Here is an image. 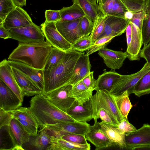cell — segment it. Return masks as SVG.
I'll use <instances>...</instances> for the list:
<instances>
[{"instance_id": "cell-32", "label": "cell", "mask_w": 150, "mask_h": 150, "mask_svg": "<svg viewBox=\"0 0 150 150\" xmlns=\"http://www.w3.org/2000/svg\"><path fill=\"white\" fill-rule=\"evenodd\" d=\"M112 95L120 114L125 119L128 120V115L133 106L127 91H125L121 94Z\"/></svg>"}, {"instance_id": "cell-10", "label": "cell", "mask_w": 150, "mask_h": 150, "mask_svg": "<svg viewBox=\"0 0 150 150\" xmlns=\"http://www.w3.org/2000/svg\"><path fill=\"white\" fill-rule=\"evenodd\" d=\"M71 85H66L47 93L44 96L58 108L67 113L76 100L69 96L72 88Z\"/></svg>"}, {"instance_id": "cell-36", "label": "cell", "mask_w": 150, "mask_h": 150, "mask_svg": "<svg viewBox=\"0 0 150 150\" xmlns=\"http://www.w3.org/2000/svg\"><path fill=\"white\" fill-rule=\"evenodd\" d=\"M67 52L53 47L43 68L44 72L49 71L57 65Z\"/></svg>"}, {"instance_id": "cell-5", "label": "cell", "mask_w": 150, "mask_h": 150, "mask_svg": "<svg viewBox=\"0 0 150 150\" xmlns=\"http://www.w3.org/2000/svg\"><path fill=\"white\" fill-rule=\"evenodd\" d=\"M150 70V67L146 62L142 68L136 73L128 75H121L114 82L110 92L118 95L127 91L129 95L133 93L135 86L140 79Z\"/></svg>"}, {"instance_id": "cell-33", "label": "cell", "mask_w": 150, "mask_h": 150, "mask_svg": "<svg viewBox=\"0 0 150 150\" xmlns=\"http://www.w3.org/2000/svg\"><path fill=\"white\" fill-rule=\"evenodd\" d=\"M142 30L143 44L146 45L150 41V0H146Z\"/></svg>"}, {"instance_id": "cell-2", "label": "cell", "mask_w": 150, "mask_h": 150, "mask_svg": "<svg viewBox=\"0 0 150 150\" xmlns=\"http://www.w3.org/2000/svg\"><path fill=\"white\" fill-rule=\"evenodd\" d=\"M53 47L47 41L19 42L8 60L22 62L34 68L43 69Z\"/></svg>"}, {"instance_id": "cell-14", "label": "cell", "mask_w": 150, "mask_h": 150, "mask_svg": "<svg viewBox=\"0 0 150 150\" xmlns=\"http://www.w3.org/2000/svg\"><path fill=\"white\" fill-rule=\"evenodd\" d=\"M60 34L72 44L83 37L79 24V19L71 21H59L56 23Z\"/></svg>"}, {"instance_id": "cell-35", "label": "cell", "mask_w": 150, "mask_h": 150, "mask_svg": "<svg viewBox=\"0 0 150 150\" xmlns=\"http://www.w3.org/2000/svg\"><path fill=\"white\" fill-rule=\"evenodd\" d=\"M150 93V70L140 79L135 85L133 93L139 97Z\"/></svg>"}, {"instance_id": "cell-12", "label": "cell", "mask_w": 150, "mask_h": 150, "mask_svg": "<svg viewBox=\"0 0 150 150\" xmlns=\"http://www.w3.org/2000/svg\"><path fill=\"white\" fill-rule=\"evenodd\" d=\"M27 12L21 7L16 6L6 16L2 23L8 30L24 26L33 23Z\"/></svg>"}, {"instance_id": "cell-18", "label": "cell", "mask_w": 150, "mask_h": 150, "mask_svg": "<svg viewBox=\"0 0 150 150\" xmlns=\"http://www.w3.org/2000/svg\"><path fill=\"white\" fill-rule=\"evenodd\" d=\"M0 79L15 93L23 102L24 96L14 76L11 66L6 59L0 63Z\"/></svg>"}, {"instance_id": "cell-44", "label": "cell", "mask_w": 150, "mask_h": 150, "mask_svg": "<svg viewBox=\"0 0 150 150\" xmlns=\"http://www.w3.org/2000/svg\"><path fill=\"white\" fill-rule=\"evenodd\" d=\"M79 24L83 37L90 35L93 30L94 23L85 16L79 19Z\"/></svg>"}, {"instance_id": "cell-19", "label": "cell", "mask_w": 150, "mask_h": 150, "mask_svg": "<svg viewBox=\"0 0 150 150\" xmlns=\"http://www.w3.org/2000/svg\"><path fill=\"white\" fill-rule=\"evenodd\" d=\"M98 54L103 59L107 67L111 69H120L125 59L128 57L126 52L115 51L106 47L99 50Z\"/></svg>"}, {"instance_id": "cell-45", "label": "cell", "mask_w": 150, "mask_h": 150, "mask_svg": "<svg viewBox=\"0 0 150 150\" xmlns=\"http://www.w3.org/2000/svg\"><path fill=\"white\" fill-rule=\"evenodd\" d=\"M61 138L71 142L79 144L88 143L85 135L75 134H69L63 136Z\"/></svg>"}, {"instance_id": "cell-28", "label": "cell", "mask_w": 150, "mask_h": 150, "mask_svg": "<svg viewBox=\"0 0 150 150\" xmlns=\"http://www.w3.org/2000/svg\"><path fill=\"white\" fill-rule=\"evenodd\" d=\"M121 75L116 72L115 69L107 71L105 69H104L103 73L99 75L96 80L95 90H105L110 92L113 83Z\"/></svg>"}, {"instance_id": "cell-52", "label": "cell", "mask_w": 150, "mask_h": 150, "mask_svg": "<svg viewBox=\"0 0 150 150\" xmlns=\"http://www.w3.org/2000/svg\"><path fill=\"white\" fill-rule=\"evenodd\" d=\"M140 57L144 58L150 67V41L148 44L144 46L140 53Z\"/></svg>"}, {"instance_id": "cell-24", "label": "cell", "mask_w": 150, "mask_h": 150, "mask_svg": "<svg viewBox=\"0 0 150 150\" xmlns=\"http://www.w3.org/2000/svg\"><path fill=\"white\" fill-rule=\"evenodd\" d=\"M91 67L89 55L83 52L77 61L73 76L67 85L73 86L82 80L90 72Z\"/></svg>"}, {"instance_id": "cell-37", "label": "cell", "mask_w": 150, "mask_h": 150, "mask_svg": "<svg viewBox=\"0 0 150 150\" xmlns=\"http://www.w3.org/2000/svg\"><path fill=\"white\" fill-rule=\"evenodd\" d=\"M10 111L13 118L26 121L39 127L38 122L29 107H21L15 110Z\"/></svg>"}, {"instance_id": "cell-11", "label": "cell", "mask_w": 150, "mask_h": 150, "mask_svg": "<svg viewBox=\"0 0 150 150\" xmlns=\"http://www.w3.org/2000/svg\"><path fill=\"white\" fill-rule=\"evenodd\" d=\"M126 149L134 150L137 147L150 145V125L144 124L139 129L125 133Z\"/></svg>"}, {"instance_id": "cell-38", "label": "cell", "mask_w": 150, "mask_h": 150, "mask_svg": "<svg viewBox=\"0 0 150 150\" xmlns=\"http://www.w3.org/2000/svg\"><path fill=\"white\" fill-rule=\"evenodd\" d=\"M93 114L94 118L98 119L100 118L102 122L112 126L118 127L119 122L109 111L104 108H99L95 111Z\"/></svg>"}, {"instance_id": "cell-30", "label": "cell", "mask_w": 150, "mask_h": 150, "mask_svg": "<svg viewBox=\"0 0 150 150\" xmlns=\"http://www.w3.org/2000/svg\"><path fill=\"white\" fill-rule=\"evenodd\" d=\"M60 11L62 18L60 21H73L85 16L81 7L75 3L69 7H64Z\"/></svg>"}, {"instance_id": "cell-22", "label": "cell", "mask_w": 150, "mask_h": 150, "mask_svg": "<svg viewBox=\"0 0 150 150\" xmlns=\"http://www.w3.org/2000/svg\"><path fill=\"white\" fill-rule=\"evenodd\" d=\"M99 123L102 130L110 141V147H115L120 149H126L125 133L117 127L106 124L102 121Z\"/></svg>"}, {"instance_id": "cell-13", "label": "cell", "mask_w": 150, "mask_h": 150, "mask_svg": "<svg viewBox=\"0 0 150 150\" xmlns=\"http://www.w3.org/2000/svg\"><path fill=\"white\" fill-rule=\"evenodd\" d=\"M129 22L125 17L106 16L104 30L98 39L105 36L120 35L125 31Z\"/></svg>"}, {"instance_id": "cell-47", "label": "cell", "mask_w": 150, "mask_h": 150, "mask_svg": "<svg viewBox=\"0 0 150 150\" xmlns=\"http://www.w3.org/2000/svg\"><path fill=\"white\" fill-rule=\"evenodd\" d=\"M45 21L48 22H57L60 21L61 16L59 10H46L45 11Z\"/></svg>"}, {"instance_id": "cell-50", "label": "cell", "mask_w": 150, "mask_h": 150, "mask_svg": "<svg viewBox=\"0 0 150 150\" xmlns=\"http://www.w3.org/2000/svg\"><path fill=\"white\" fill-rule=\"evenodd\" d=\"M144 16V10L139 12L133 13L132 19L130 21L142 31Z\"/></svg>"}, {"instance_id": "cell-21", "label": "cell", "mask_w": 150, "mask_h": 150, "mask_svg": "<svg viewBox=\"0 0 150 150\" xmlns=\"http://www.w3.org/2000/svg\"><path fill=\"white\" fill-rule=\"evenodd\" d=\"M98 9L104 16L124 17L128 11L122 0H97Z\"/></svg>"}, {"instance_id": "cell-15", "label": "cell", "mask_w": 150, "mask_h": 150, "mask_svg": "<svg viewBox=\"0 0 150 150\" xmlns=\"http://www.w3.org/2000/svg\"><path fill=\"white\" fill-rule=\"evenodd\" d=\"M94 124L90 126L85 135L88 140L95 146V150H102L110 147L109 140L101 129L98 119H93Z\"/></svg>"}, {"instance_id": "cell-46", "label": "cell", "mask_w": 150, "mask_h": 150, "mask_svg": "<svg viewBox=\"0 0 150 150\" xmlns=\"http://www.w3.org/2000/svg\"><path fill=\"white\" fill-rule=\"evenodd\" d=\"M13 118V117L10 111L0 108V127L5 125H10Z\"/></svg>"}, {"instance_id": "cell-42", "label": "cell", "mask_w": 150, "mask_h": 150, "mask_svg": "<svg viewBox=\"0 0 150 150\" xmlns=\"http://www.w3.org/2000/svg\"><path fill=\"white\" fill-rule=\"evenodd\" d=\"M128 11L133 13L144 10L146 0H122Z\"/></svg>"}, {"instance_id": "cell-57", "label": "cell", "mask_w": 150, "mask_h": 150, "mask_svg": "<svg viewBox=\"0 0 150 150\" xmlns=\"http://www.w3.org/2000/svg\"><path fill=\"white\" fill-rule=\"evenodd\" d=\"M93 5H96L97 2V0H88Z\"/></svg>"}, {"instance_id": "cell-17", "label": "cell", "mask_w": 150, "mask_h": 150, "mask_svg": "<svg viewBox=\"0 0 150 150\" xmlns=\"http://www.w3.org/2000/svg\"><path fill=\"white\" fill-rule=\"evenodd\" d=\"M22 103L15 93L0 79V108L12 111L21 107Z\"/></svg>"}, {"instance_id": "cell-1", "label": "cell", "mask_w": 150, "mask_h": 150, "mask_svg": "<svg viewBox=\"0 0 150 150\" xmlns=\"http://www.w3.org/2000/svg\"><path fill=\"white\" fill-rule=\"evenodd\" d=\"M73 49L68 51L59 63L50 71L44 72V88L42 94L67 85L73 76L74 67L82 52Z\"/></svg>"}, {"instance_id": "cell-56", "label": "cell", "mask_w": 150, "mask_h": 150, "mask_svg": "<svg viewBox=\"0 0 150 150\" xmlns=\"http://www.w3.org/2000/svg\"><path fill=\"white\" fill-rule=\"evenodd\" d=\"M135 150H150V145H147L138 146L135 149Z\"/></svg>"}, {"instance_id": "cell-25", "label": "cell", "mask_w": 150, "mask_h": 150, "mask_svg": "<svg viewBox=\"0 0 150 150\" xmlns=\"http://www.w3.org/2000/svg\"><path fill=\"white\" fill-rule=\"evenodd\" d=\"M51 137L43 129H41L38 134L30 136L29 141L24 144L22 147L26 150H47L51 144Z\"/></svg>"}, {"instance_id": "cell-49", "label": "cell", "mask_w": 150, "mask_h": 150, "mask_svg": "<svg viewBox=\"0 0 150 150\" xmlns=\"http://www.w3.org/2000/svg\"><path fill=\"white\" fill-rule=\"evenodd\" d=\"M93 71L90 72L86 76L82 81L85 85L89 89L94 91L96 89V80L93 76Z\"/></svg>"}, {"instance_id": "cell-23", "label": "cell", "mask_w": 150, "mask_h": 150, "mask_svg": "<svg viewBox=\"0 0 150 150\" xmlns=\"http://www.w3.org/2000/svg\"><path fill=\"white\" fill-rule=\"evenodd\" d=\"M11 67L16 80L24 96H33L42 93V90L32 80L16 68Z\"/></svg>"}, {"instance_id": "cell-29", "label": "cell", "mask_w": 150, "mask_h": 150, "mask_svg": "<svg viewBox=\"0 0 150 150\" xmlns=\"http://www.w3.org/2000/svg\"><path fill=\"white\" fill-rule=\"evenodd\" d=\"M93 91L88 89L81 80L73 85L69 95L75 98L79 104L82 105L90 99L93 95Z\"/></svg>"}, {"instance_id": "cell-6", "label": "cell", "mask_w": 150, "mask_h": 150, "mask_svg": "<svg viewBox=\"0 0 150 150\" xmlns=\"http://www.w3.org/2000/svg\"><path fill=\"white\" fill-rule=\"evenodd\" d=\"M11 38L23 43L44 42L45 36L41 27L34 23L8 30Z\"/></svg>"}, {"instance_id": "cell-54", "label": "cell", "mask_w": 150, "mask_h": 150, "mask_svg": "<svg viewBox=\"0 0 150 150\" xmlns=\"http://www.w3.org/2000/svg\"><path fill=\"white\" fill-rule=\"evenodd\" d=\"M13 1L16 6L22 7L26 5V0H13Z\"/></svg>"}, {"instance_id": "cell-7", "label": "cell", "mask_w": 150, "mask_h": 150, "mask_svg": "<svg viewBox=\"0 0 150 150\" xmlns=\"http://www.w3.org/2000/svg\"><path fill=\"white\" fill-rule=\"evenodd\" d=\"M91 99L93 112L100 108L109 111L120 123L125 119L120 114L112 94L105 90H97Z\"/></svg>"}, {"instance_id": "cell-40", "label": "cell", "mask_w": 150, "mask_h": 150, "mask_svg": "<svg viewBox=\"0 0 150 150\" xmlns=\"http://www.w3.org/2000/svg\"><path fill=\"white\" fill-rule=\"evenodd\" d=\"M115 37L111 36H105L98 39L93 42L90 48L87 50L86 54L89 55L105 47Z\"/></svg>"}, {"instance_id": "cell-31", "label": "cell", "mask_w": 150, "mask_h": 150, "mask_svg": "<svg viewBox=\"0 0 150 150\" xmlns=\"http://www.w3.org/2000/svg\"><path fill=\"white\" fill-rule=\"evenodd\" d=\"M10 127L18 145L22 147L23 145L28 142L30 136L24 130L20 123L16 119L11 120Z\"/></svg>"}, {"instance_id": "cell-3", "label": "cell", "mask_w": 150, "mask_h": 150, "mask_svg": "<svg viewBox=\"0 0 150 150\" xmlns=\"http://www.w3.org/2000/svg\"><path fill=\"white\" fill-rule=\"evenodd\" d=\"M30 102V109L40 129L47 125L75 121L56 107L42 94L35 95Z\"/></svg>"}, {"instance_id": "cell-55", "label": "cell", "mask_w": 150, "mask_h": 150, "mask_svg": "<svg viewBox=\"0 0 150 150\" xmlns=\"http://www.w3.org/2000/svg\"><path fill=\"white\" fill-rule=\"evenodd\" d=\"M133 15V13L128 11L125 13L124 17L130 21L132 19Z\"/></svg>"}, {"instance_id": "cell-48", "label": "cell", "mask_w": 150, "mask_h": 150, "mask_svg": "<svg viewBox=\"0 0 150 150\" xmlns=\"http://www.w3.org/2000/svg\"><path fill=\"white\" fill-rule=\"evenodd\" d=\"M16 119L20 123L24 130L30 136H35L38 134V127L26 121Z\"/></svg>"}, {"instance_id": "cell-34", "label": "cell", "mask_w": 150, "mask_h": 150, "mask_svg": "<svg viewBox=\"0 0 150 150\" xmlns=\"http://www.w3.org/2000/svg\"><path fill=\"white\" fill-rule=\"evenodd\" d=\"M73 2L81 7L85 16L93 23L96 20L101 13L88 0H73Z\"/></svg>"}, {"instance_id": "cell-4", "label": "cell", "mask_w": 150, "mask_h": 150, "mask_svg": "<svg viewBox=\"0 0 150 150\" xmlns=\"http://www.w3.org/2000/svg\"><path fill=\"white\" fill-rule=\"evenodd\" d=\"M90 126L87 122L75 121L60 122L54 125H47L42 129H44L51 137L59 138L69 134L85 136Z\"/></svg>"}, {"instance_id": "cell-27", "label": "cell", "mask_w": 150, "mask_h": 150, "mask_svg": "<svg viewBox=\"0 0 150 150\" xmlns=\"http://www.w3.org/2000/svg\"><path fill=\"white\" fill-rule=\"evenodd\" d=\"M91 146L88 143L79 144L67 141L61 138L51 137V144L47 150H90Z\"/></svg>"}, {"instance_id": "cell-43", "label": "cell", "mask_w": 150, "mask_h": 150, "mask_svg": "<svg viewBox=\"0 0 150 150\" xmlns=\"http://www.w3.org/2000/svg\"><path fill=\"white\" fill-rule=\"evenodd\" d=\"M90 35L83 37L72 44V49L81 52L87 50L93 43Z\"/></svg>"}, {"instance_id": "cell-41", "label": "cell", "mask_w": 150, "mask_h": 150, "mask_svg": "<svg viewBox=\"0 0 150 150\" xmlns=\"http://www.w3.org/2000/svg\"><path fill=\"white\" fill-rule=\"evenodd\" d=\"M16 6L13 0H0V24Z\"/></svg>"}, {"instance_id": "cell-20", "label": "cell", "mask_w": 150, "mask_h": 150, "mask_svg": "<svg viewBox=\"0 0 150 150\" xmlns=\"http://www.w3.org/2000/svg\"><path fill=\"white\" fill-rule=\"evenodd\" d=\"M7 61L11 67L16 68L32 80L42 92L44 85L43 69H36L19 62L9 60Z\"/></svg>"}, {"instance_id": "cell-26", "label": "cell", "mask_w": 150, "mask_h": 150, "mask_svg": "<svg viewBox=\"0 0 150 150\" xmlns=\"http://www.w3.org/2000/svg\"><path fill=\"white\" fill-rule=\"evenodd\" d=\"M0 150H24L19 146L13 134L10 125L0 127Z\"/></svg>"}, {"instance_id": "cell-51", "label": "cell", "mask_w": 150, "mask_h": 150, "mask_svg": "<svg viewBox=\"0 0 150 150\" xmlns=\"http://www.w3.org/2000/svg\"><path fill=\"white\" fill-rule=\"evenodd\" d=\"M117 127L125 133L137 130L135 127L129 122L128 120L125 119H123L119 123Z\"/></svg>"}, {"instance_id": "cell-16", "label": "cell", "mask_w": 150, "mask_h": 150, "mask_svg": "<svg viewBox=\"0 0 150 150\" xmlns=\"http://www.w3.org/2000/svg\"><path fill=\"white\" fill-rule=\"evenodd\" d=\"M91 98L82 105L76 100L66 113L77 121L85 122L91 121L94 118Z\"/></svg>"}, {"instance_id": "cell-8", "label": "cell", "mask_w": 150, "mask_h": 150, "mask_svg": "<svg viewBox=\"0 0 150 150\" xmlns=\"http://www.w3.org/2000/svg\"><path fill=\"white\" fill-rule=\"evenodd\" d=\"M127 48L125 52L130 61L139 60L142 43V31L129 22L125 30Z\"/></svg>"}, {"instance_id": "cell-53", "label": "cell", "mask_w": 150, "mask_h": 150, "mask_svg": "<svg viewBox=\"0 0 150 150\" xmlns=\"http://www.w3.org/2000/svg\"><path fill=\"white\" fill-rule=\"evenodd\" d=\"M0 37L4 39L10 38L9 30L6 28L2 23L0 24Z\"/></svg>"}, {"instance_id": "cell-39", "label": "cell", "mask_w": 150, "mask_h": 150, "mask_svg": "<svg viewBox=\"0 0 150 150\" xmlns=\"http://www.w3.org/2000/svg\"><path fill=\"white\" fill-rule=\"evenodd\" d=\"M106 16L101 13L94 23L93 30L90 35L91 40L93 42L98 39L104 30Z\"/></svg>"}, {"instance_id": "cell-9", "label": "cell", "mask_w": 150, "mask_h": 150, "mask_svg": "<svg viewBox=\"0 0 150 150\" xmlns=\"http://www.w3.org/2000/svg\"><path fill=\"white\" fill-rule=\"evenodd\" d=\"M56 23L45 21L41 25L42 30L46 41L53 47L67 52L73 49L72 44L59 32L56 27Z\"/></svg>"}]
</instances>
